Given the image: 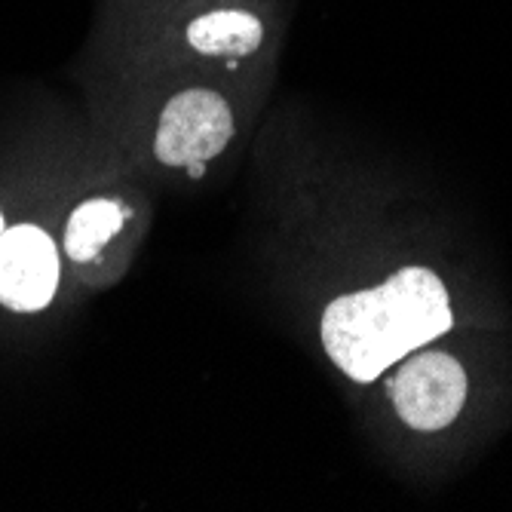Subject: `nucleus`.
Returning a JSON list of instances; mask_svg holds the SVG:
<instances>
[{"label":"nucleus","instance_id":"obj_4","mask_svg":"<svg viewBox=\"0 0 512 512\" xmlns=\"http://www.w3.org/2000/svg\"><path fill=\"white\" fill-rule=\"evenodd\" d=\"M59 286V258L40 227L19 224L0 237V301L31 313L53 301Z\"/></svg>","mask_w":512,"mask_h":512},{"label":"nucleus","instance_id":"obj_6","mask_svg":"<svg viewBox=\"0 0 512 512\" xmlns=\"http://www.w3.org/2000/svg\"><path fill=\"white\" fill-rule=\"evenodd\" d=\"M132 212L114 200H89L83 206H77L68 218V230H65V252L86 264L96 258L117 230L123 227V221Z\"/></svg>","mask_w":512,"mask_h":512},{"label":"nucleus","instance_id":"obj_7","mask_svg":"<svg viewBox=\"0 0 512 512\" xmlns=\"http://www.w3.org/2000/svg\"><path fill=\"white\" fill-rule=\"evenodd\" d=\"M184 169H188V175H191V178H203V172H206V163H188Z\"/></svg>","mask_w":512,"mask_h":512},{"label":"nucleus","instance_id":"obj_3","mask_svg":"<svg viewBox=\"0 0 512 512\" xmlns=\"http://www.w3.org/2000/svg\"><path fill=\"white\" fill-rule=\"evenodd\" d=\"M390 399L399 417L421 433L448 427L467 399V375L457 359L445 353H424L408 359L390 381Z\"/></svg>","mask_w":512,"mask_h":512},{"label":"nucleus","instance_id":"obj_8","mask_svg":"<svg viewBox=\"0 0 512 512\" xmlns=\"http://www.w3.org/2000/svg\"><path fill=\"white\" fill-rule=\"evenodd\" d=\"M4 230H7V227H4V215H0V237H4Z\"/></svg>","mask_w":512,"mask_h":512},{"label":"nucleus","instance_id":"obj_5","mask_svg":"<svg viewBox=\"0 0 512 512\" xmlns=\"http://www.w3.org/2000/svg\"><path fill=\"white\" fill-rule=\"evenodd\" d=\"M261 37V22L246 10H215L188 25V40L203 56H252Z\"/></svg>","mask_w":512,"mask_h":512},{"label":"nucleus","instance_id":"obj_1","mask_svg":"<svg viewBox=\"0 0 512 512\" xmlns=\"http://www.w3.org/2000/svg\"><path fill=\"white\" fill-rule=\"evenodd\" d=\"M448 329L442 279L427 267H405L378 289L332 301L322 316V344L353 381L371 384L387 365Z\"/></svg>","mask_w":512,"mask_h":512},{"label":"nucleus","instance_id":"obj_2","mask_svg":"<svg viewBox=\"0 0 512 512\" xmlns=\"http://www.w3.org/2000/svg\"><path fill=\"white\" fill-rule=\"evenodd\" d=\"M234 135V114L218 92L184 89L166 105L154 151L166 166L206 163L221 154Z\"/></svg>","mask_w":512,"mask_h":512}]
</instances>
